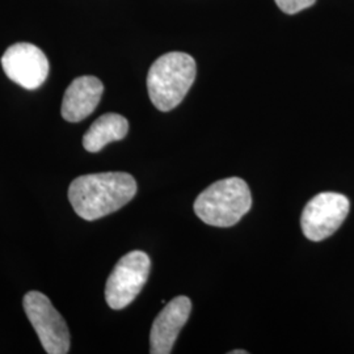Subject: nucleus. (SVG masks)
Segmentation results:
<instances>
[{
    "label": "nucleus",
    "instance_id": "obj_4",
    "mask_svg": "<svg viewBox=\"0 0 354 354\" xmlns=\"http://www.w3.org/2000/svg\"><path fill=\"white\" fill-rule=\"evenodd\" d=\"M151 269L149 254L131 251L120 259L105 286V301L113 310L131 304L146 285Z\"/></svg>",
    "mask_w": 354,
    "mask_h": 354
},
{
    "label": "nucleus",
    "instance_id": "obj_7",
    "mask_svg": "<svg viewBox=\"0 0 354 354\" xmlns=\"http://www.w3.org/2000/svg\"><path fill=\"white\" fill-rule=\"evenodd\" d=\"M1 67L12 82L26 89H37L49 75V61L33 44L17 42L1 57Z\"/></svg>",
    "mask_w": 354,
    "mask_h": 354
},
{
    "label": "nucleus",
    "instance_id": "obj_9",
    "mask_svg": "<svg viewBox=\"0 0 354 354\" xmlns=\"http://www.w3.org/2000/svg\"><path fill=\"white\" fill-rule=\"evenodd\" d=\"M104 86L96 76H79L66 89L61 114L68 122H80L93 113L102 100Z\"/></svg>",
    "mask_w": 354,
    "mask_h": 354
},
{
    "label": "nucleus",
    "instance_id": "obj_3",
    "mask_svg": "<svg viewBox=\"0 0 354 354\" xmlns=\"http://www.w3.org/2000/svg\"><path fill=\"white\" fill-rule=\"evenodd\" d=\"M251 206L252 196L247 183L239 177H228L200 193L194 213L209 226L231 227L250 212Z\"/></svg>",
    "mask_w": 354,
    "mask_h": 354
},
{
    "label": "nucleus",
    "instance_id": "obj_1",
    "mask_svg": "<svg viewBox=\"0 0 354 354\" xmlns=\"http://www.w3.org/2000/svg\"><path fill=\"white\" fill-rule=\"evenodd\" d=\"M137 181L127 172H104L76 177L68 200L76 214L96 221L124 207L137 194Z\"/></svg>",
    "mask_w": 354,
    "mask_h": 354
},
{
    "label": "nucleus",
    "instance_id": "obj_2",
    "mask_svg": "<svg viewBox=\"0 0 354 354\" xmlns=\"http://www.w3.org/2000/svg\"><path fill=\"white\" fill-rule=\"evenodd\" d=\"M197 66L193 57L171 51L152 64L147 75V91L152 104L162 112L175 109L194 83Z\"/></svg>",
    "mask_w": 354,
    "mask_h": 354
},
{
    "label": "nucleus",
    "instance_id": "obj_12",
    "mask_svg": "<svg viewBox=\"0 0 354 354\" xmlns=\"http://www.w3.org/2000/svg\"><path fill=\"white\" fill-rule=\"evenodd\" d=\"M230 354H247L245 351H232V352H230Z\"/></svg>",
    "mask_w": 354,
    "mask_h": 354
},
{
    "label": "nucleus",
    "instance_id": "obj_8",
    "mask_svg": "<svg viewBox=\"0 0 354 354\" xmlns=\"http://www.w3.org/2000/svg\"><path fill=\"white\" fill-rule=\"evenodd\" d=\"M192 302L188 297L174 298L155 317L150 333V353L169 354L181 328L189 319Z\"/></svg>",
    "mask_w": 354,
    "mask_h": 354
},
{
    "label": "nucleus",
    "instance_id": "obj_6",
    "mask_svg": "<svg viewBox=\"0 0 354 354\" xmlns=\"http://www.w3.org/2000/svg\"><path fill=\"white\" fill-rule=\"evenodd\" d=\"M351 203L346 196L323 192L304 206L301 226L304 236L311 241H322L333 235L348 216Z\"/></svg>",
    "mask_w": 354,
    "mask_h": 354
},
{
    "label": "nucleus",
    "instance_id": "obj_10",
    "mask_svg": "<svg viewBox=\"0 0 354 354\" xmlns=\"http://www.w3.org/2000/svg\"><path fill=\"white\" fill-rule=\"evenodd\" d=\"M129 131V122L121 114L100 115L83 137V147L88 152L102 151L111 142L124 140Z\"/></svg>",
    "mask_w": 354,
    "mask_h": 354
},
{
    "label": "nucleus",
    "instance_id": "obj_11",
    "mask_svg": "<svg viewBox=\"0 0 354 354\" xmlns=\"http://www.w3.org/2000/svg\"><path fill=\"white\" fill-rule=\"evenodd\" d=\"M276 3L281 11L288 15H295L314 6L317 0H276Z\"/></svg>",
    "mask_w": 354,
    "mask_h": 354
},
{
    "label": "nucleus",
    "instance_id": "obj_5",
    "mask_svg": "<svg viewBox=\"0 0 354 354\" xmlns=\"http://www.w3.org/2000/svg\"><path fill=\"white\" fill-rule=\"evenodd\" d=\"M23 306L45 352L49 354L68 353L71 344L70 330L64 317L54 308L49 298L39 291H29L23 299Z\"/></svg>",
    "mask_w": 354,
    "mask_h": 354
}]
</instances>
